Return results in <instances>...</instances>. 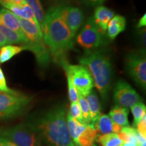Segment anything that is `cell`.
<instances>
[{
	"instance_id": "1",
	"label": "cell",
	"mask_w": 146,
	"mask_h": 146,
	"mask_svg": "<svg viewBox=\"0 0 146 146\" xmlns=\"http://www.w3.org/2000/svg\"><path fill=\"white\" fill-rule=\"evenodd\" d=\"M41 31L53 60L58 64L66 60L67 53L74 45V37L62 16L61 5L47 10Z\"/></svg>"
},
{
	"instance_id": "8",
	"label": "cell",
	"mask_w": 146,
	"mask_h": 146,
	"mask_svg": "<svg viewBox=\"0 0 146 146\" xmlns=\"http://www.w3.org/2000/svg\"><path fill=\"white\" fill-rule=\"evenodd\" d=\"M125 68L132 79L142 89L146 88V58L143 49L134 50L127 54Z\"/></svg>"
},
{
	"instance_id": "18",
	"label": "cell",
	"mask_w": 146,
	"mask_h": 146,
	"mask_svg": "<svg viewBox=\"0 0 146 146\" xmlns=\"http://www.w3.org/2000/svg\"><path fill=\"white\" fill-rule=\"evenodd\" d=\"M85 98L88 104L89 113H90L91 125H93L102 114L101 106H100L99 98L94 90L91 91L90 94Z\"/></svg>"
},
{
	"instance_id": "2",
	"label": "cell",
	"mask_w": 146,
	"mask_h": 146,
	"mask_svg": "<svg viewBox=\"0 0 146 146\" xmlns=\"http://www.w3.org/2000/svg\"><path fill=\"white\" fill-rule=\"evenodd\" d=\"M30 124L47 146H76L69 133L63 106H57L42 113Z\"/></svg>"
},
{
	"instance_id": "20",
	"label": "cell",
	"mask_w": 146,
	"mask_h": 146,
	"mask_svg": "<svg viewBox=\"0 0 146 146\" xmlns=\"http://www.w3.org/2000/svg\"><path fill=\"white\" fill-rule=\"evenodd\" d=\"M66 123L70 137L76 146L78 137L85 131L87 125L79 123L77 120L69 116L68 114H66Z\"/></svg>"
},
{
	"instance_id": "12",
	"label": "cell",
	"mask_w": 146,
	"mask_h": 146,
	"mask_svg": "<svg viewBox=\"0 0 146 146\" xmlns=\"http://www.w3.org/2000/svg\"><path fill=\"white\" fill-rule=\"evenodd\" d=\"M99 135L116 133L118 134L121 131L123 127L114 123L108 115L101 114L97 121L92 125Z\"/></svg>"
},
{
	"instance_id": "32",
	"label": "cell",
	"mask_w": 146,
	"mask_h": 146,
	"mask_svg": "<svg viewBox=\"0 0 146 146\" xmlns=\"http://www.w3.org/2000/svg\"><path fill=\"white\" fill-rule=\"evenodd\" d=\"M13 89H10L7 85L4 73H3L2 69L0 68V91H3V92H10Z\"/></svg>"
},
{
	"instance_id": "3",
	"label": "cell",
	"mask_w": 146,
	"mask_h": 146,
	"mask_svg": "<svg viewBox=\"0 0 146 146\" xmlns=\"http://www.w3.org/2000/svg\"><path fill=\"white\" fill-rule=\"evenodd\" d=\"M78 62L88 69L102 100L106 102L112 76L110 58L104 51L87 50L78 58Z\"/></svg>"
},
{
	"instance_id": "26",
	"label": "cell",
	"mask_w": 146,
	"mask_h": 146,
	"mask_svg": "<svg viewBox=\"0 0 146 146\" xmlns=\"http://www.w3.org/2000/svg\"><path fill=\"white\" fill-rule=\"evenodd\" d=\"M78 104L81 108L82 115H83V118L84 123L85 125H91V118L90 113H89V109L87 104V100L85 97L81 96L78 94Z\"/></svg>"
},
{
	"instance_id": "38",
	"label": "cell",
	"mask_w": 146,
	"mask_h": 146,
	"mask_svg": "<svg viewBox=\"0 0 146 146\" xmlns=\"http://www.w3.org/2000/svg\"><path fill=\"white\" fill-rule=\"evenodd\" d=\"M91 146H97V145H96V144H95V143H94V145H91Z\"/></svg>"
},
{
	"instance_id": "37",
	"label": "cell",
	"mask_w": 146,
	"mask_h": 146,
	"mask_svg": "<svg viewBox=\"0 0 146 146\" xmlns=\"http://www.w3.org/2000/svg\"><path fill=\"white\" fill-rule=\"evenodd\" d=\"M6 44H8L7 40L5 39V36L0 33V47L3 46V45H5Z\"/></svg>"
},
{
	"instance_id": "25",
	"label": "cell",
	"mask_w": 146,
	"mask_h": 146,
	"mask_svg": "<svg viewBox=\"0 0 146 146\" xmlns=\"http://www.w3.org/2000/svg\"><path fill=\"white\" fill-rule=\"evenodd\" d=\"M131 110L133 115V125L135 127L143 117L144 115L146 114V107L143 102H140L131 107Z\"/></svg>"
},
{
	"instance_id": "17",
	"label": "cell",
	"mask_w": 146,
	"mask_h": 146,
	"mask_svg": "<svg viewBox=\"0 0 146 146\" xmlns=\"http://www.w3.org/2000/svg\"><path fill=\"white\" fill-rule=\"evenodd\" d=\"M5 9L10 10L18 18L31 21L36 24H39L36 21L33 11L28 5V3L23 5H10Z\"/></svg>"
},
{
	"instance_id": "23",
	"label": "cell",
	"mask_w": 146,
	"mask_h": 146,
	"mask_svg": "<svg viewBox=\"0 0 146 146\" xmlns=\"http://www.w3.org/2000/svg\"><path fill=\"white\" fill-rule=\"evenodd\" d=\"M96 140L101 146H123V144L118 135L116 133L99 135Z\"/></svg>"
},
{
	"instance_id": "34",
	"label": "cell",
	"mask_w": 146,
	"mask_h": 146,
	"mask_svg": "<svg viewBox=\"0 0 146 146\" xmlns=\"http://www.w3.org/2000/svg\"><path fill=\"white\" fill-rule=\"evenodd\" d=\"M0 146H17L8 139L0 136Z\"/></svg>"
},
{
	"instance_id": "22",
	"label": "cell",
	"mask_w": 146,
	"mask_h": 146,
	"mask_svg": "<svg viewBox=\"0 0 146 146\" xmlns=\"http://www.w3.org/2000/svg\"><path fill=\"white\" fill-rule=\"evenodd\" d=\"M26 50L25 47L21 45H5L0 47V64H4L12 59L16 55Z\"/></svg>"
},
{
	"instance_id": "33",
	"label": "cell",
	"mask_w": 146,
	"mask_h": 146,
	"mask_svg": "<svg viewBox=\"0 0 146 146\" xmlns=\"http://www.w3.org/2000/svg\"><path fill=\"white\" fill-rule=\"evenodd\" d=\"M84 4L89 5V6H96L102 4L106 0H81Z\"/></svg>"
},
{
	"instance_id": "21",
	"label": "cell",
	"mask_w": 146,
	"mask_h": 146,
	"mask_svg": "<svg viewBox=\"0 0 146 146\" xmlns=\"http://www.w3.org/2000/svg\"><path fill=\"white\" fill-rule=\"evenodd\" d=\"M98 137V133L95 128L91 125H87L85 131L78 138L76 146H91L95 143Z\"/></svg>"
},
{
	"instance_id": "16",
	"label": "cell",
	"mask_w": 146,
	"mask_h": 146,
	"mask_svg": "<svg viewBox=\"0 0 146 146\" xmlns=\"http://www.w3.org/2000/svg\"><path fill=\"white\" fill-rule=\"evenodd\" d=\"M1 23L10 30L17 32L18 33L23 34L21 25H20L19 18L11 12L10 10L5 8H2L0 10Z\"/></svg>"
},
{
	"instance_id": "4",
	"label": "cell",
	"mask_w": 146,
	"mask_h": 146,
	"mask_svg": "<svg viewBox=\"0 0 146 146\" xmlns=\"http://www.w3.org/2000/svg\"><path fill=\"white\" fill-rule=\"evenodd\" d=\"M19 21L23 34L29 41L27 50L33 53L40 67L46 68L51 61V56L39 25L21 18Z\"/></svg>"
},
{
	"instance_id": "30",
	"label": "cell",
	"mask_w": 146,
	"mask_h": 146,
	"mask_svg": "<svg viewBox=\"0 0 146 146\" xmlns=\"http://www.w3.org/2000/svg\"><path fill=\"white\" fill-rule=\"evenodd\" d=\"M135 127L137 128V131L140 135L143 137H146V114L144 115Z\"/></svg>"
},
{
	"instance_id": "19",
	"label": "cell",
	"mask_w": 146,
	"mask_h": 146,
	"mask_svg": "<svg viewBox=\"0 0 146 146\" xmlns=\"http://www.w3.org/2000/svg\"><path fill=\"white\" fill-rule=\"evenodd\" d=\"M108 116L114 123L118 124L123 127H129V110L127 108H124L116 105L110 111Z\"/></svg>"
},
{
	"instance_id": "28",
	"label": "cell",
	"mask_w": 146,
	"mask_h": 146,
	"mask_svg": "<svg viewBox=\"0 0 146 146\" xmlns=\"http://www.w3.org/2000/svg\"><path fill=\"white\" fill-rule=\"evenodd\" d=\"M66 74L67 82H68V98L71 103L74 102H78V94L77 91L75 88V87L73 85V83L71 79L70 76L68 74Z\"/></svg>"
},
{
	"instance_id": "9",
	"label": "cell",
	"mask_w": 146,
	"mask_h": 146,
	"mask_svg": "<svg viewBox=\"0 0 146 146\" xmlns=\"http://www.w3.org/2000/svg\"><path fill=\"white\" fill-rule=\"evenodd\" d=\"M104 35L96 25L93 17H91L76 36V42L85 50H93L104 45Z\"/></svg>"
},
{
	"instance_id": "10",
	"label": "cell",
	"mask_w": 146,
	"mask_h": 146,
	"mask_svg": "<svg viewBox=\"0 0 146 146\" xmlns=\"http://www.w3.org/2000/svg\"><path fill=\"white\" fill-rule=\"evenodd\" d=\"M113 98L115 104L124 108H131L141 102L139 95L124 80H119L115 85Z\"/></svg>"
},
{
	"instance_id": "13",
	"label": "cell",
	"mask_w": 146,
	"mask_h": 146,
	"mask_svg": "<svg viewBox=\"0 0 146 146\" xmlns=\"http://www.w3.org/2000/svg\"><path fill=\"white\" fill-rule=\"evenodd\" d=\"M114 16V12L112 10L103 5H98L95 10L93 18L100 31L105 34L107 30L108 24Z\"/></svg>"
},
{
	"instance_id": "14",
	"label": "cell",
	"mask_w": 146,
	"mask_h": 146,
	"mask_svg": "<svg viewBox=\"0 0 146 146\" xmlns=\"http://www.w3.org/2000/svg\"><path fill=\"white\" fill-rule=\"evenodd\" d=\"M127 21L123 16L116 15L109 21L107 26V34L110 39L114 40L126 29Z\"/></svg>"
},
{
	"instance_id": "7",
	"label": "cell",
	"mask_w": 146,
	"mask_h": 146,
	"mask_svg": "<svg viewBox=\"0 0 146 146\" xmlns=\"http://www.w3.org/2000/svg\"><path fill=\"white\" fill-rule=\"evenodd\" d=\"M60 65L65 70L66 74L70 76L78 94L86 98L94 86V79L88 69L81 64H70L67 60L62 62Z\"/></svg>"
},
{
	"instance_id": "15",
	"label": "cell",
	"mask_w": 146,
	"mask_h": 146,
	"mask_svg": "<svg viewBox=\"0 0 146 146\" xmlns=\"http://www.w3.org/2000/svg\"><path fill=\"white\" fill-rule=\"evenodd\" d=\"M0 33L5 36L8 44H19L25 48L29 45V41L25 35L10 30L1 23H0Z\"/></svg>"
},
{
	"instance_id": "11",
	"label": "cell",
	"mask_w": 146,
	"mask_h": 146,
	"mask_svg": "<svg viewBox=\"0 0 146 146\" xmlns=\"http://www.w3.org/2000/svg\"><path fill=\"white\" fill-rule=\"evenodd\" d=\"M61 14L64 21L74 37L85 21L83 10L77 7L61 5Z\"/></svg>"
},
{
	"instance_id": "5",
	"label": "cell",
	"mask_w": 146,
	"mask_h": 146,
	"mask_svg": "<svg viewBox=\"0 0 146 146\" xmlns=\"http://www.w3.org/2000/svg\"><path fill=\"white\" fill-rule=\"evenodd\" d=\"M33 98L20 91H0V120L19 116L31 103Z\"/></svg>"
},
{
	"instance_id": "35",
	"label": "cell",
	"mask_w": 146,
	"mask_h": 146,
	"mask_svg": "<svg viewBox=\"0 0 146 146\" xmlns=\"http://www.w3.org/2000/svg\"><path fill=\"white\" fill-rule=\"evenodd\" d=\"M139 36L140 38V42L141 43L143 47L145 48V29H143V30H141V31L139 33Z\"/></svg>"
},
{
	"instance_id": "27",
	"label": "cell",
	"mask_w": 146,
	"mask_h": 146,
	"mask_svg": "<svg viewBox=\"0 0 146 146\" xmlns=\"http://www.w3.org/2000/svg\"><path fill=\"white\" fill-rule=\"evenodd\" d=\"M68 114L70 116H71V117L74 118V119H75L79 122V123L85 125V123H84L81 110L79 104H78V102H74V103L70 104L69 113Z\"/></svg>"
},
{
	"instance_id": "24",
	"label": "cell",
	"mask_w": 146,
	"mask_h": 146,
	"mask_svg": "<svg viewBox=\"0 0 146 146\" xmlns=\"http://www.w3.org/2000/svg\"><path fill=\"white\" fill-rule=\"evenodd\" d=\"M26 1L33 11L36 21L39 23L40 28L42 31L43 28V25H44L45 12L41 1H40V0H26Z\"/></svg>"
},
{
	"instance_id": "31",
	"label": "cell",
	"mask_w": 146,
	"mask_h": 146,
	"mask_svg": "<svg viewBox=\"0 0 146 146\" xmlns=\"http://www.w3.org/2000/svg\"><path fill=\"white\" fill-rule=\"evenodd\" d=\"M27 3L26 0H0V4L2 5L4 8L10 5H23Z\"/></svg>"
},
{
	"instance_id": "39",
	"label": "cell",
	"mask_w": 146,
	"mask_h": 146,
	"mask_svg": "<svg viewBox=\"0 0 146 146\" xmlns=\"http://www.w3.org/2000/svg\"><path fill=\"white\" fill-rule=\"evenodd\" d=\"M1 23V16H0V23Z\"/></svg>"
},
{
	"instance_id": "29",
	"label": "cell",
	"mask_w": 146,
	"mask_h": 146,
	"mask_svg": "<svg viewBox=\"0 0 146 146\" xmlns=\"http://www.w3.org/2000/svg\"><path fill=\"white\" fill-rule=\"evenodd\" d=\"M146 145V137L138 135L137 137L134 139L131 140L127 143H123V146H145Z\"/></svg>"
},
{
	"instance_id": "6",
	"label": "cell",
	"mask_w": 146,
	"mask_h": 146,
	"mask_svg": "<svg viewBox=\"0 0 146 146\" xmlns=\"http://www.w3.org/2000/svg\"><path fill=\"white\" fill-rule=\"evenodd\" d=\"M0 136L17 146H43V143L30 123H22L0 129Z\"/></svg>"
},
{
	"instance_id": "36",
	"label": "cell",
	"mask_w": 146,
	"mask_h": 146,
	"mask_svg": "<svg viewBox=\"0 0 146 146\" xmlns=\"http://www.w3.org/2000/svg\"><path fill=\"white\" fill-rule=\"evenodd\" d=\"M145 26H146V15L145 14L139 20L137 25V27L138 29H139Z\"/></svg>"
}]
</instances>
